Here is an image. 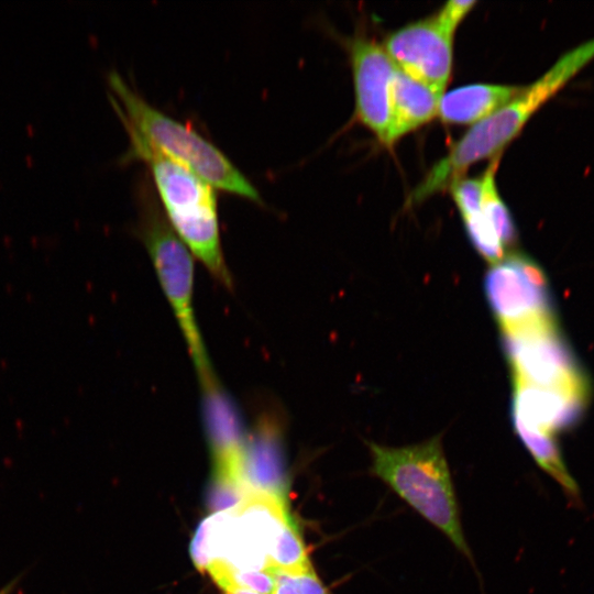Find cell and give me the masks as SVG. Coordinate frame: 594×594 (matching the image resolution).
<instances>
[{
	"label": "cell",
	"mask_w": 594,
	"mask_h": 594,
	"mask_svg": "<svg viewBox=\"0 0 594 594\" xmlns=\"http://www.w3.org/2000/svg\"><path fill=\"white\" fill-rule=\"evenodd\" d=\"M440 98L396 67L391 89V125L386 146L433 119L439 111Z\"/></svg>",
	"instance_id": "obj_13"
},
{
	"label": "cell",
	"mask_w": 594,
	"mask_h": 594,
	"mask_svg": "<svg viewBox=\"0 0 594 594\" xmlns=\"http://www.w3.org/2000/svg\"><path fill=\"white\" fill-rule=\"evenodd\" d=\"M520 89L495 84L459 87L441 96L438 114L448 123H477L508 103Z\"/></svg>",
	"instance_id": "obj_14"
},
{
	"label": "cell",
	"mask_w": 594,
	"mask_h": 594,
	"mask_svg": "<svg viewBox=\"0 0 594 594\" xmlns=\"http://www.w3.org/2000/svg\"><path fill=\"white\" fill-rule=\"evenodd\" d=\"M273 578L276 581V586L274 588L273 594H298L297 591L294 588L292 584L284 581L283 579L273 575Z\"/></svg>",
	"instance_id": "obj_22"
},
{
	"label": "cell",
	"mask_w": 594,
	"mask_h": 594,
	"mask_svg": "<svg viewBox=\"0 0 594 594\" xmlns=\"http://www.w3.org/2000/svg\"><path fill=\"white\" fill-rule=\"evenodd\" d=\"M475 1L471 0H452L446 3L441 11L435 16L439 26L450 36L453 34L463 20V18L475 6Z\"/></svg>",
	"instance_id": "obj_19"
},
{
	"label": "cell",
	"mask_w": 594,
	"mask_h": 594,
	"mask_svg": "<svg viewBox=\"0 0 594 594\" xmlns=\"http://www.w3.org/2000/svg\"><path fill=\"white\" fill-rule=\"evenodd\" d=\"M468 234L477 252L493 265L504 256V245L481 209V179L459 178L450 185Z\"/></svg>",
	"instance_id": "obj_15"
},
{
	"label": "cell",
	"mask_w": 594,
	"mask_h": 594,
	"mask_svg": "<svg viewBox=\"0 0 594 594\" xmlns=\"http://www.w3.org/2000/svg\"><path fill=\"white\" fill-rule=\"evenodd\" d=\"M359 120L386 145L391 125V89L396 66L384 47L366 37L350 45Z\"/></svg>",
	"instance_id": "obj_9"
},
{
	"label": "cell",
	"mask_w": 594,
	"mask_h": 594,
	"mask_svg": "<svg viewBox=\"0 0 594 594\" xmlns=\"http://www.w3.org/2000/svg\"><path fill=\"white\" fill-rule=\"evenodd\" d=\"M514 382L513 419L524 426L552 436L579 420L587 394Z\"/></svg>",
	"instance_id": "obj_12"
},
{
	"label": "cell",
	"mask_w": 594,
	"mask_h": 594,
	"mask_svg": "<svg viewBox=\"0 0 594 594\" xmlns=\"http://www.w3.org/2000/svg\"><path fill=\"white\" fill-rule=\"evenodd\" d=\"M122 122L131 144L124 158H139L147 164L157 197L173 229L213 279L231 288L232 278L221 245L215 188L163 154L129 123Z\"/></svg>",
	"instance_id": "obj_1"
},
{
	"label": "cell",
	"mask_w": 594,
	"mask_h": 594,
	"mask_svg": "<svg viewBox=\"0 0 594 594\" xmlns=\"http://www.w3.org/2000/svg\"><path fill=\"white\" fill-rule=\"evenodd\" d=\"M227 594H258L252 591L243 590V588H233L231 591L226 592Z\"/></svg>",
	"instance_id": "obj_24"
},
{
	"label": "cell",
	"mask_w": 594,
	"mask_h": 594,
	"mask_svg": "<svg viewBox=\"0 0 594 594\" xmlns=\"http://www.w3.org/2000/svg\"><path fill=\"white\" fill-rule=\"evenodd\" d=\"M266 571L292 584L298 594H328L314 569L295 574H286L276 570Z\"/></svg>",
	"instance_id": "obj_20"
},
{
	"label": "cell",
	"mask_w": 594,
	"mask_h": 594,
	"mask_svg": "<svg viewBox=\"0 0 594 594\" xmlns=\"http://www.w3.org/2000/svg\"><path fill=\"white\" fill-rule=\"evenodd\" d=\"M484 289L503 332L553 319L548 289L528 279L515 254L491 267Z\"/></svg>",
	"instance_id": "obj_10"
},
{
	"label": "cell",
	"mask_w": 594,
	"mask_h": 594,
	"mask_svg": "<svg viewBox=\"0 0 594 594\" xmlns=\"http://www.w3.org/2000/svg\"><path fill=\"white\" fill-rule=\"evenodd\" d=\"M514 427L538 465L552 476L571 499H579L576 483L569 474L552 436L530 429L516 419Z\"/></svg>",
	"instance_id": "obj_16"
},
{
	"label": "cell",
	"mask_w": 594,
	"mask_h": 594,
	"mask_svg": "<svg viewBox=\"0 0 594 594\" xmlns=\"http://www.w3.org/2000/svg\"><path fill=\"white\" fill-rule=\"evenodd\" d=\"M369 447L372 472L471 558L440 437L402 448Z\"/></svg>",
	"instance_id": "obj_4"
},
{
	"label": "cell",
	"mask_w": 594,
	"mask_h": 594,
	"mask_svg": "<svg viewBox=\"0 0 594 594\" xmlns=\"http://www.w3.org/2000/svg\"><path fill=\"white\" fill-rule=\"evenodd\" d=\"M571 69L554 63L541 77L520 91L505 106L475 123L428 173L410 195L409 202H419L449 187L474 163L498 156L525 127L528 120L571 79Z\"/></svg>",
	"instance_id": "obj_5"
},
{
	"label": "cell",
	"mask_w": 594,
	"mask_h": 594,
	"mask_svg": "<svg viewBox=\"0 0 594 594\" xmlns=\"http://www.w3.org/2000/svg\"><path fill=\"white\" fill-rule=\"evenodd\" d=\"M266 570H276L286 574L312 570L302 539L292 519L282 529L268 558Z\"/></svg>",
	"instance_id": "obj_18"
},
{
	"label": "cell",
	"mask_w": 594,
	"mask_h": 594,
	"mask_svg": "<svg viewBox=\"0 0 594 594\" xmlns=\"http://www.w3.org/2000/svg\"><path fill=\"white\" fill-rule=\"evenodd\" d=\"M504 348L514 381L587 394L586 381L553 319L504 331Z\"/></svg>",
	"instance_id": "obj_6"
},
{
	"label": "cell",
	"mask_w": 594,
	"mask_h": 594,
	"mask_svg": "<svg viewBox=\"0 0 594 594\" xmlns=\"http://www.w3.org/2000/svg\"><path fill=\"white\" fill-rule=\"evenodd\" d=\"M109 84L122 102L112 101L121 120L133 127L163 154L186 167L213 188L263 205L258 190L213 143L191 127L148 103L117 72Z\"/></svg>",
	"instance_id": "obj_3"
},
{
	"label": "cell",
	"mask_w": 594,
	"mask_h": 594,
	"mask_svg": "<svg viewBox=\"0 0 594 594\" xmlns=\"http://www.w3.org/2000/svg\"><path fill=\"white\" fill-rule=\"evenodd\" d=\"M199 385L202 419L213 459L212 483L245 487L243 459L248 432L239 407L216 375Z\"/></svg>",
	"instance_id": "obj_8"
},
{
	"label": "cell",
	"mask_w": 594,
	"mask_h": 594,
	"mask_svg": "<svg viewBox=\"0 0 594 594\" xmlns=\"http://www.w3.org/2000/svg\"><path fill=\"white\" fill-rule=\"evenodd\" d=\"M498 161V156L494 157L481 178V209L502 244L509 246L516 241V228L496 188Z\"/></svg>",
	"instance_id": "obj_17"
},
{
	"label": "cell",
	"mask_w": 594,
	"mask_h": 594,
	"mask_svg": "<svg viewBox=\"0 0 594 594\" xmlns=\"http://www.w3.org/2000/svg\"><path fill=\"white\" fill-rule=\"evenodd\" d=\"M282 418L273 409L257 416L246 435L243 459V482L248 494L261 493L285 499V475Z\"/></svg>",
	"instance_id": "obj_11"
},
{
	"label": "cell",
	"mask_w": 594,
	"mask_h": 594,
	"mask_svg": "<svg viewBox=\"0 0 594 594\" xmlns=\"http://www.w3.org/2000/svg\"><path fill=\"white\" fill-rule=\"evenodd\" d=\"M190 556L199 571H206L211 560L207 550V520L200 522L190 544Z\"/></svg>",
	"instance_id": "obj_21"
},
{
	"label": "cell",
	"mask_w": 594,
	"mask_h": 594,
	"mask_svg": "<svg viewBox=\"0 0 594 594\" xmlns=\"http://www.w3.org/2000/svg\"><path fill=\"white\" fill-rule=\"evenodd\" d=\"M384 50L394 65L439 96L444 94L452 68V36L435 16L393 32Z\"/></svg>",
	"instance_id": "obj_7"
},
{
	"label": "cell",
	"mask_w": 594,
	"mask_h": 594,
	"mask_svg": "<svg viewBox=\"0 0 594 594\" xmlns=\"http://www.w3.org/2000/svg\"><path fill=\"white\" fill-rule=\"evenodd\" d=\"M24 573H21L9 581L6 585L0 588V594H13L18 587L20 581L22 580Z\"/></svg>",
	"instance_id": "obj_23"
},
{
	"label": "cell",
	"mask_w": 594,
	"mask_h": 594,
	"mask_svg": "<svg viewBox=\"0 0 594 594\" xmlns=\"http://www.w3.org/2000/svg\"><path fill=\"white\" fill-rule=\"evenodd\" d=\"M135 198L139 216L136 231L174 312L198 381H204L215 372L195 315V257L169 223L146 173L136 184Z\"/></svg>",
	"instance_id": "obj_2"
}]
</instances>
